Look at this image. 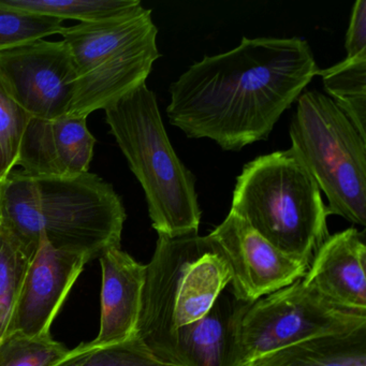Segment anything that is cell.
<instances>
[{
  "mask_svg": "<svg viewBox=\"0 0 366 366\" xmlns=\"http://www.w3.org/2000/svg\"><path fill=\"white\" fill-rule=\"evenodd\" d=\"M318 69L306 40L244 37L233 50L194 63L171 84L167 115L188 138L239 152L269 138Z\"/></svg>",
  "mask_w": 366,
  "mask_h": 366,
  "instance_id": "cell-1",
  "label": "cell"
},
{
  "mask_svg": "<svg viewBox=\"0 0 366 366\" xmlns=\"http://www.w3.org/2000/svg\"><path fill=\"white\" fill-rule=\"evenodd\" d=\"M126 211L111 184L89 172L36 177L12 171L3 184L0 222L35 256L44 235L52 247L99 258L121 247Z\"/></svg>",
  "mask_w": 366,
  "mask_h": 366,
  "instance_id": "cell-2",
  "label": "cell"
},
{
  "mask_svg": "<svg viewBox=\"0 0 366 366\" xmlns=\"http://www.w3.org/2000/svg\"><path fill=\"white\" fill-rule=\"evenodd\" d=\"M231 280L230 267L211 235H158L147 264L137 337L156 357L177 365V330L203 318Z\"/></svg>",
  "mask_w": 366,
  "mask_h": 366,
  "instance_id": "cell-3",
  "label": "cell"
},
{
  "mask_svg": "<svg viewBox=\"0 0 366 366\" xmlns=\"http://www.w3.org/2000/svg\"><path fill=\"white\" fill-rule=\"evenodd\" d=\"M104 112L111 134L144 190L158 235L198 234L202 211L196 177L173 149L155 94L140 85Z\"/></svg>",
  "mask_w": 366,
  "mask_h": 366,
  "instance_id": "cell-4",
  "label": "cell"
},
{
  "mask_svg": "<svg viewBox=\"0 0 366 366\" xmlns=\"http://www.w3.org/2000/svg\"><path fill=\"white\" fill-rule=\"evenodd\" d=\"M230 212L280 252L310 263L329 237L320 188L292 149L244 166Z\"/></svg>",
  "mask_w": 366,
  "mask_h": 366,
  "instance_id": "cell-5",
  "label": "cell"
},
{
  "mask_svg": "<svg viewBox=\"0 0 366 366\" xmlns=\"http://www.w3.org/2000/svg\"><path fill=\"white\" fill-rule=\"evenodd\" d=\"M152 14L140 5L108 20L65 27L61 36L76 71L67 117L87 119L145 84L162 56Z\"/></svg>",
  "mask_w": 366,
  "mask_h": 366,
  "instance_id": "cell-6",
  "label": "cell"
},
{
  "mask_svg": "<svg viewBox=\"0 0 366 366\" xmlns=\"http://www.w3.org/2000/svg\"><path fill=\"white\" fill-rule=\"evenodd\" d=\"M291 119V143L327 198L329 215L366 226V139L329 96L303 92Z\"/></svg>",
  "mask_w": 366,
  "mask_h": 366,
  "instance_id": "cell-7",
  "label": "cell"
},
{
  "mask_svg": "<svg viewBox=\"0 0 366 366\" xmlns=\"http://www.w3.org/2000/svg\"><path fill=\"white\" fill-rule=\"evenodd\" d=\"M366 329V312L329 303L299 280L254 303L239 301L228 366L297 342Z\"/></svg>",
  "mask_w": 366,
  "mask_h": 366,
  "instance_id": "cell-8",
  "label": "cell"
},
{
  "mask_svg": "<svg viewBox=\"0 0 366 366\" xmlns=\"http://www.w3.org/2000/svg\"><path fill=\"white\" fill-rule=\"evenodd\" d=\"M0 81L31 117H67L76 71L65 42L38 40L0 52Z\"/></svg>",
  "mask_w": 366,
  "mask_h": 366,
  "instance_id": "cell-9",
  "label": "cell"
},
{
  "mask_svg": "<svg viewBox=\"0 0 366 366\" xmlns=\"http://www.w3.org/2000/svg\"><path fill=\"white\" fill-rule=\"evenodd\" d=\"M231 273V292L237 301L254 303L305 276L310 262L274 247L245 220L233 214L209 233Z\"/></svg>",
  "mask_w": 366,
  "mask_h": 366,
  "instance_id": "cell-10",
  "label": "cell"
},
{
  "mask_svg": "<svg viewBox=\"0 0 366 366\" xmlns=\"http://www.w3.org/2000/svg\"><path fill=\"white\" fill-rule=\"evenodd\" d=\"M87 262V257L56 249L40 235L39 246L27 267L7 334L51 336V325Z\"/></svg>",
  "mask_w": 366,
  "mask_h": 366,
  "instance_id": "cell-11",
  "label": "cell"
},
{
  "mask_svg": "<svg viewBox=\"0 0 366 366\" xmlns=\"http://www.w3.org/2000/svg\"><path fill=\"white\" fill-rule=\"evenodd\" d=\"M86 119L31 117L21 142V171L36 177H74L89 172L96 139Z\"/></svg>",
  "mask_w": 366,
  "mask_h": 366,
  "instance_id": "cell-12",
  "label": "cell"
},
{
  "mask_svg": "<svg viewBox=\"0 0 366 366\" xmlns=\"http://www.w3.org/2000/svg\"><path fill=\"white\" fill-rule=\"evenodd\" d=\"M365 267V231L349 228L329 235L302 280L329 303L366 312Z\"/></svg>",
  "mask_w": 366,
  "mask_h": 366,
  "instance_id": "cell-13",
  "label": "cell"
},
{
  "mask_svg": "<svg viewBox=\"0 0 366 366\" xmlns=\"http://www.w3.org/2000/svg\"><path fill=\"white\" fill-rule=\"evenodd\" d=\"M102 265V315L98 347L119 344L136 337L142 306L147 265L121 247H111L99 257Z\"/></svg>",
  "mask_w": 366,
  "mask_h": 366,
  "instance_id": "cell-14",
  "label": "cell"
},
{
  "mask_svg": "<svg viewBox=\"0 0 366 366\" xmlns=\"http://www.w3.org/2000/svg\"><path fill=\"white\" fill-rule=\"evenodd\" d=\"M239 301L224 291L200 320L177 330L175 360L179 366H228L233 325Z\"/></svg>",
  "mask_w": 366,
  "mask_h": 366,
  "instance_id": "cell-15",
  "label": "cell"
},
{
  "mask_svg": "<svg viewBox=\"0 0 366 366\" xmlns=\"http://www.w3.org/2000/svg\"><path fill=\"white\" fill-rule=\"evenodd\" d=\"M245 366H366V329L282 347Z\"/></svg>",
  "mask_w": 366,
  "mask_h": 366,
  "instance_id": "cell-16",
  "label": "cell"
},
{
  "mask_svg": "<svg viewBox=\"0 0 366 366\" xmlns=\"http://www.w3.org/2000/svg\"><path fill=\"white\" fill-rule=\"evenodd\" d=\"M316 76H321L330 98L366 139V54L346 57L332 67L318 69Z\"/></svg>",
  "mask_w": 366,
  "mask_h": 366,
  "instance_id": "cell-17",
  "label": "cell"
},
{
  "mask_svg": "<svg viewBox=\"0 0 366 366\" xmlns=\"http://www.w3.org/2000/svg\"><path fill=\"white\" fill-rule=\"evenodd\" d=\"M0 5L64 22L91 23L114 18L142 4L140 0H0Z\"/></svg>",
  "mask_w": 366,
  "mask_h": 366,
  "instance_id": "cell-18",
  "label": "cell"
},
{
  "mask_svg": "<svg viewBox=\"0 0 366 366\" xmlns=\"http://www.w3.org/2000/svg\"><path fill=\"white\" fill-rule=\"evenodd\" d=\"M31 259L18 237L0 222V342L7 334Z\"/></svg>",
  "mask_w": 366,
  "mask_h": 366,
  "instance_id": "cell-19",
  "label": "cell"
},
{
  "mask_svg": "<svg viewBox=\"0 0 366 366\" xmlns=\"http://www.w3.org/2000/svg\"><path fill=\"white\" fill-rule=\"evenodd\" d=\"M64 21L0 5V52L61 35Z\"/></svg>",
  "mask_w": 366,
  "mask_h": 366,
  "instance_id": "cell-20",
  "label": "cell"
},
{
  "mask_svg": "<svg viewBox=\"0 0 366 366\" xmlns=\"http://www.w3.org/2000/svg\"><path fill=\"white\" fill-rule=\"evenodd\" d=\"M70 349L46 337H29L21 333L7 334L0 342V366H52Z\"/></svg>",
  "mask_w": 366,
  "mask_h": 366,
  "instance_id": "cell-21",
  "label": "cell"
},
{
  "mask_svg": "<svg viewBox=\"0 0 366 366\" xmlns=\"http://www.w3.org/2000/svg\"><path fill=\"white\" fill-rule=\"evenodd\" d=\"M31 119L0 81V182L3 183L18 166L21 142Z\"/></svg>",
  "mask_w": 366,
  "mask_h": 366,
  "instance_id": "cell-22",
  "label": "cell"
},
{
  "mask_svg": "<svg viewBox=\"0 0 366 366\" xmlns=\"http://www.w3.org/2000/svg\"><path fill=\"white\" fill-rule=\"evenodd\" d=\"M82 366H179L156 357L138 337L97 347Z\"/></svg>",
  "mask_w": 366,
  "mask_h": 366,
  "instance_id": "cell-23",
  "label": "cell"
},
{
  "mask_svg": "<svg viewBox=\"0 0 366 366\" xmlns=\"http://www.w3.org/2000/svg\"><path fill=\"white\" fill-rule=\"evenodd\" d=\"M347 59L366 54V1L357 0L353 6L346 34Z\"/></svg>",
  "mask_w": 366,
  "mask_h": 366,
  "instance_id": "cell-24",
  "label": "cell"
},
{
  "mask_svg": "<svg viewBox=\"0 0 366 366\" xmlns=\"http://www.w3.org/2000/svg\"><path fill=\"white\" fill-rule=\"evenodd\" d=\"M97 347L94 344V342H83V344L79 345L76 348L69 350V352L65 357H61L59 361L53 364L52 366H82L85 360L89 357V355Z\"/></svg>",
  "mask_w": 366,
  "mask_h": 366,
  "instance_id": "cell-25",
  "label": "cell"
},
{
  "mask_svg": "<svg viewBox=\"0 0 366 366\" xmlns=\"http://www.w3.org/2000/svg\"><path fill=\"white\" fill-rule=\"evenodd\" d=\"M3 182H0V203H1V192H3Z\"/></svg>",
  "mask_w": 366,
  "mask_h": 366,
  "instance_id": "cell-26",
  "label": "cell"
}]
</instances>
